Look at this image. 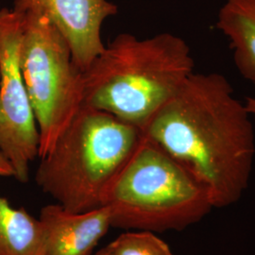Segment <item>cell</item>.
<instances>
[{"label":"cell","instance_id":"1","mask_svg":"<svg viewBox=\"0 0 255 255\" xmlns=\"http://www.w3.org/2000/svg\"><path fill=\"white\" fill-rule=\"evenodd\" d=\"M142 130L201 183L214 208L241 200L255 163V128L225 76L194 72Z\"/></svg>","mask_w":255,"mask_h":255},{"label":"cell","instance_id":"2","mask_svg":"<svg viewBox=\"0 0 255 255\" xmlns=\"http://www.w3.org/2000/svg\"><path fill=\"white\" fill-rule=\"evenodd\" d=\"M191 48L163 32L139 39L121 33L82 73V105L143 129L194 73Z\"/></svg>","mask_w":255,"mask_h":255},{"label":"cell","instance_id":"3","mask_svg":"<svg viewBox=\"0 0 255 255\" xmlns=\"http://www.w3.org/2000/svg\"><path fill=\"white\" fill-rule=\"evenodd\" d=\"M142 136L140 128L82 105L49 152L40 158L37 185L67 211L99 209Z\"/></svg>","mask_w":255,"mask_h":255},{"label":"cell","instance_id":"4","mask_svg":"<svg viewBox=\"0 0 255 255\" xmlns=\"http://www.w3.org/2000/svg\"><path fill=\"white\" fill-rule=\"evenodd\" d=\"M113 228L164 233L197 224L214 209L192 174L144 133L106 192Z\"/></svg>","mask_w":255,"mask_h":255},{"label":"cell","instance_id":"5","mask_svg":"<svg viewBox=\"0 0 255 255\" xmlns=\"http://www.w3.org/2000/svg\"><path fill=\"white\" fill-rule=\"evenodd\" d=\"M18 13L20 68L36 120L42 158L82 106V72L49 19L35 12Z\"/></svg>","mask_w":255,"mask_h":255},{"label":"cell","instance_id":"6","mask_svg":"<svg viewBox=\"0 0 255 255\" xmlns=\"http://www.w3.org/2000/svg\"><path fill=\"white\" fill-rule=\"evenodd\" d=\"M21 15L0 11V152L9 161L18 182H28L29 166L39 157L40 136L21 73L19 46Z\"/></svg>","mask_w":255,"mask_h":255},{"label":"cell","instance_id":"7","mask_svg":"<svg viewBox=\"0 0 255 255\" xmlns=\"http://www.w3.org/2000/svg\"><path fill=\"white\" fill-rule=\"evenodd\" d=\"M13 10L49 19L66 40L74 64L83 72L103 50L104 21L119 12L108 0H14Z\"/></svg>","mask_w":255,"mask_h":255},{"label":"cell","instance_id":"8","mask_svg":"<svg viewBox=\"0 0 255 255\" xmlns=\"http://www.w3.org/2000/svg\"><path fill=\"white\" fill-rule=\"evenodd\" d=\"M43 229L42 255H91L108 230L112 228L107 206L74 213L58 203L40 211Z\"/></svg>","mask_w":255,"mask_h":255},{"label":"cell","instance_id":"9","mask_svg":"<svg viewBox=\"0 0 255 255\" xmlns=\"http://www.w3.org/2000/svg\"><path fill=\"white\" fill-rule=\"evenodd\" d=\"M216 27L228 38L238 72L255 83V0H226ZM245 105L255 120V98H247Z\"/></svg>","mask_w":255,"mask_h":255},{"label":"cell","instance_id":"10","mask_svg":"<svg viewBox=\"0 0 255 255\" xmlns=\"http://www.w3.org/2000/svg\"><path fill=\"white\" fill-rule=\"evenodd\" d=\"M43 229L39 219L14 208L0 195V255H42Z\"/></svg>","mask_w":255,"mask_h":255},{"label":"cell","instance_id":"11","mask_svg":"<svg viewBox=\"0 0 255 255\" xmlns=\"http://www.w3.org/2000/svg\"><path fill=\"white\" fill-rule=\"evenodd\" d=\"M107 248L112 255H174L164 240L146 231L122 234Z\"/></svg>","mask_w":255,"mask_h":255},{"label":"cell","instance_id":"12","mask_svg":"<svg viewBox=\"0 0 255 255\" xmlns=\"http://www.w3.org/2000/svg\"><path fill=\"white\" fill-rule=\"evenodd\" d=\"M0 177H14V171L9 161L0 152Z\"/></svg>","mask_w":255,"mask_h":255},{"label":"cell","instance_id":"13","mask_svg":"<svg viewBox=\"0 0 255 255\" xmlns=\"http://www.w3.org/2000/svg\"><path fill=\"white\" fill-rule=\"evenodd\" d=\"M95 255H111V253H110L109 249L107 248V246L105 247V248H103L102 250L101 251H99L97 254Z\"/></svg>","mask_w":255,"mask_h":255},{"label":"cell","instance_id":"14","mask_svg":"<svg viewBox=\"0 0 255 255\" xmlns=\"http://www.w3.org/2000/svg\"><path fill=\"white\" fill-rule=\"evenodd\" d=\"M0 11H1V9H0ZM0 79H1V57H0Z\"/></svg>","mask_w":255,"mask_h":255}]
</instances>
